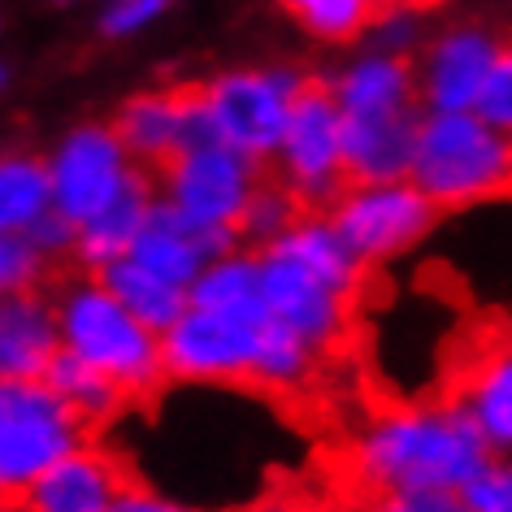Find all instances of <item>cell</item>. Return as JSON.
I'll list each match as a JSON object with an SVG mask.
<instances>
[{
	"label": "cell",
	"mask_w": 512,
	"mask_h": 512,
	"mask_svg": "<svg viewBox=\"0 0 512 512\" xmlns=\"http://www.w3.org/2000/svg\"><path fill=\"white\" fill-rule=\"evenodd\" d=\"M491 452L465 404H395L352 443V478L365 495L465 491Z\"/></svg>",
	"instance_id": "cell-1"
},
{
	"label": "cell",
	"mask_w": 512,
	"mask_h": 512,
	"mask_svg": "<svg viewBox=\"0 0 512 512\" xmlns=\"http://www.w3.org/2000/svg\"><path fill=\"white\" fill-rule=\"evenodd\" d=\"M57 317H61V343L109 374L118 387L131 395V404L157 400L161 387L170 382L165 374L161 335L148 330L96 274H74L53 291Z\"/></svg>",
	"instance_id": "cell-2"
},
{
	"label": "cell",
	"mask_w": 512,
	"mask_h": 512,
	"mask_svg": "<svg viewBox=\"0 0 512 512\" xmlns=\"http://www.w3.org/2000/svg\"><path fill=\"white\" fill-rule=\"evenodd\" d=\"M413 183L439 209H473L512 191V135L469 113H421Z\"/></svg>",
	"instance_id": "cell-3"
},
{
	"label": "cell",
	"mask_w": 512,
	"mask_h": 512,
	"mask_svg": "<svg viewBox=\"0 0 512 512\" xmlns=\"http://www.w3.org/2000/svg\"><path fill=\"white\" fill-rule=\"evenodd\" d=\"M92 426L44 378L0 387V486L5 499L22 495L48 469L92 439Z\"/></svg>",
	"instance_id": "cell-4"
},
{
	"label": "cell",
	"mask_w": 512,
	"mask_h": 512,
	"mask_svg": "<svg viewBox=\"0 0 512 512\" xmlns=\"http://www.w3.org/2000/svg\"><path fill=\"white\" fill-rule=\"evenodd\" d=\"M309 79L296 66H239L200 83V96L213 113L217 139L252 161H274Z\"/></svg>",
	"instance_id": "cell-5"
},
{
	"label": "cell",
	"mask_w": 512,
	"mask_h": 512,
	"mask_svg": "<svg viewBox=\"0 0 512 512\" xmlns=\"http://www.w3.org/2000/svg\"><path fill=\"white\" fill-rule=\"evenodd\" d=\"M274 178L296 196L309 213H330L348 191V139H343V113L326 83H309L296 100L287 135L274 152Z\"/></svg>",
	"instance_id": "cell-6"
},
{
	"label": "cell",
	"mask_w": 512,
	"mask_h": 512,
	"mask_svg": "<svg viewBox=\"0 0 512 512\" xmlns=\"http://www.w3.org/2000/svg\"><path fill=\"white\" fill-rule=\"evenodd\" d=\"M265 183L261 161L222 144H196L157 170V196L204 230H239L243 213Z\"/></svg>",
	"instance_id": "cell-7"
},
{
	"label": "cell",
	"mask_w": 512,
	"mask_h": 512,
	"mask_svg": "<svg viewBox=\"0 0 512 512\" xmlns=\"http://www.w3.org/2000/svg\"><path fill=\"white\" fill-rule=\"evenodd\" d=\"M48 174H53L57 213L83 226L113 200H122L144 178V165L131 157L113 122H79L48 152Z\"/></svg>",
	"instance_id": "cell-8"
},
{
	"label": "cell",
	"mask_w": 512,
	"mask_h": 512,
	"mask_svg": "<svg viewBox=\"0 0 512 512\" xmlns=\"http://www.w3.org/2000/svg\"><path fill=\"white\" fill-rule=\"evenodd\" d=\"M439 204L421 191L413 178H395V183H348V191L330 204L339 235L348 239L356 261L387 265L395 256L413 252L421 239L439 222Z\"/></svg>",
	"instance_id": "cell-9"
},
{
	"label": "cell",
	"mask_w": 512,
	"mask_h": 512,
	"mask_svg": "<svg viewBox=\"0 0 512 512\" xmlns=\"http://www.w3.org/2000/svg\"><path fill=\"white\" fill-rule=\"evenodd\" d=\"M265 326L270 322H239V317L191 304L161 335L165 374L196 387H252Z\"/></svg>",
	"instance_id": "cell-10"
},
{
	"label": "cell",
	"mask_w": 512,
	"mask_h": 512,
	"mask_svg": "<svg viewBox=\"0 0 512 512\" xmlns=\"http://www.w3.org/2000/svg\"><path fill=\"white\" fill-rule=\"evenodd\" d=\"M261 278H265V304L270 317L309 339L317 352H335L352 330V300L348 291L330 287L322 274H313L304 261H296L287 248H261Z\"/></svg>",
	"instance_id": "cell-11"
},
{
	"label": "cell",
	"mask_w": 512,
	"mask_h": 512,
	"mask_svg": "<svg viewBox=\"0 0 512 512\" xmlns=\"http://www.w3.org/2000/svg\"><path fill=\"white\" fill-rule=\"evenodd\" d=\"M113 126L144 170H161L178 152L217 139L200 87H148V92L126 96L113 113Z\"/></svg>",
	"instance_id": "cell-12"
},
{
	"label": "cell",
	"mask_w": 512,
	"mask_h": 512,
	"mask_svg": "<svg viewBox=\"0 0 512 512\" xmlns=\"http://www.w3.org/2000/svg\"><path fill=\"white\" fill-rule=\"evenodd\" d=\"M499 48H504V40H499L495 31L478 27V22H456V27L434 31L413 61L421 109L426 113L478 109Z\"/></svg>",
	"instance_id": "cell-13"
},
{
	"label": "cell",
	"mask_w": 512,
	"mask_h": 512,
	"mask_svg": "<svg viewBox=\"0 0 512 512\" xmlns=\"http://www.w3.org/2000/svg\"><path fill=\"white\" fill-rule=\"evenodd\" d=\"M131 482L135 478L109 447L87 443L14 499H22L27 512H113Z\"/></svg>",
	"instance_id": "cell-14"
},
{
	"label": "cell",
	"mask_w": 512,
	"mask_h": 512,
	"mask_svg": "<svg viewBox=\"0 0 512 512\" xmlns=\"http://www.w3.org/2000/svg\"><path fill=\"white\" fill-rule=\"evenodd\" d=\"M343 118H387V113H421L417 70L404 57L361 48L326 79Z\"/></svg>",
	"instance_id": "cell-15"
},
{
	"label": "cell",
	"mask_w": 512,
	"mask_h": 512,
	"mask_svg": "<svg viewBox=\"0 0 512 512\" xmlns=\"http://www.w3.org/2000/svg\"><path fill=\"white\" fill-rule=\"evenodd\" d=\"M61 348L66 343H61V317L53 296H44V291L5 296L0 304V374L5 382L44 378Z\"/></svg>",
	"instance_id": "cell-16"
},
{
	"label": "cell",
	"mask_w": 512,
	"mask_h": 512,
	"mask_svg": "<svg viewBox=\"0 0 512 512\" xmlns=\"http://www.w3.org/2000/svg\"><path fill=\"white\" fill-rule=\"evenodd\" d=\"M426 113V109H421ZM421 113H387V118H343L352 183H395L413 174Z\"/></svg>",
	"instance_id": "cell-17"
},
{
	"label": "cell",
	"mask_w": 512,
	"mask_h": 512,
	"mask_svg": "<svg viewBox=\"0 0 512 512\" xmlns=\"http://www.w3.org/2000/svg\"><path fill=\"white\" fill-rule=\"evenodd\" d=\"M152 209H157V178L144 174L122 200H113L105 213H96L92 222L79 226V243H74L79 270L100 274L105 265L131 256L139 235H144V226L152 222Z\"/></svg>",
	"instance_id": "cell-18"
},
{
	"label": "cell",
	"mask_w": 512,
	"mask_h": 512,
	"mask_svg": "<svg viewBox=\"0 0 512 512\" xmlns=\"http://www.w3.org/2000/svg\"><path fill=\"white\" fill-rule=\"evenodd\" d=\"M191 304L209 313H226L239 322H270L265 304V278H261V252L235 248L226 256H213L204 274L191 283Z\"/></svg>",
	"instance_id": "cell-19"
},
{
	"label": "cell",
	"mask_w": 512,
	"mask_h": 512,
	"mask_svg": "<svg viewBox=\"0 0 512 512\" xmlns=\"http://www.w3.org/2000/svg\"><path fill=\"white\" fill-rule=\"evenodd\" d=\"M456 404L469 408L491 447H512V339L473 356Z\"/></svg>",
	"instance_id": "cell-20"
},
{
	"label": "cell",
	"mask_w": 512,
	"mask_h": 512,
	"mask_svg": "<svg viewBox=\"0 0 512 512\" xmlns=\"http://www.w3.org/2000/svg\"><path fill=\"white\" fill-rule=\"evenodd\" d=\"M48 213H57L48 157H35L22 148L5 152V161H0V235H27Z\"/></svg>",
	"instance_id": "cell-21"
},
{
	"label": "cell",
	"mask_w": 512,
	"mask_h": 512,
	"mask_svg": "<svg viewBox=\"0 0 512 512\" xmlns=\"http://www.w3.org/2000/svg\"><path fill=\"white\" fill-rule=\"evenodd\" d=\"M96 278H100V283H105L113 296H118L148 330H157V335H165V330H170L178 317L191 309V291H187V287L165 283L161 274H152L148 265L135 261V256H122V261L105 265V270H100Z\"/></svg>",
	"instance_id": "cell-22"
},
{
	"label": "cell",
	"mask_w": 512,
	"mask_h": 512,
	"mask_svg": "<svg viewBox=\"0 0 512 512\" xmlns=\"http://www.w3.org/2000/svg\"><path fill=\"white\" fill-rule=\"evenodd\" d=\"M44 382H48V387H53L61 400H66L92 430L109 426V421L122 417V408L131 404V395H126L118 382H113L109 374H100L96 365H87L83 356H74L70 348L57 352V361L48 365Z\"/></svg>",
	"instance_id": "cell-23"
},
{
	"label": "cell",
	"mask_w": 512,
	"mask_h": 512,
	"mask_svg": "<svg viewBox=\"0 0 512 512\" xmlns=\"http://www.w3.org/2000/svg\"><path fill=\"white\" fill-rule=\"evenodd\" d=\"M274 5L304 35H313L322 44H352L374 22V5L369 0H274Z\"/></svg>",
	"instance_id": "cell-24"
},
{
	"label": "cell",
	"mask_w": 512,
	"mask_h": 512,
	"mask_svg": "<svg viewBox=\"0 0 512 512\" xmlns=\"http://www.w3.org/2000/svg\"><path fill=\"white\" fill-rule=\"evenodd\" d=\"M304 213L309 209H304V204L291 196L278 178H265V183L256 187V196L248 204V213H243V222H239V243L243 248H256V252L270 248V243L283 239Z\"/></svg>",
	"instance_id": "cell-25"
},
{
	"label": "cell",
	"mask_w": 512,
	"mask_h": 512,
	"mask_svg": "<svg viewBox=\"0 0 512 512\" xmlns=\"http://www.w3.org/2000/svg\"><path fill=\"white\" fill-rule=\"evenodd\" d=\"M430 31H426V14L421 5H400V9H378L374 22L365 31V48L374 53H387V57H404V61H417V53L426 48Z\"/></svg>",
	"instance_id": "cell-26"
},
{
	"label": "cell",
	"mask_w": 512,
	"mask_h": 512,
	"mask_svg": "<svg viewBox=\"0 0 512 512\" xmlns=\"http://www.w3.org/2000/svg\"><path fill=\"white\" fill-rule=\"evenodd\" d=\"M48 270H53V261L27 235H0V291L5 296L44 291Z\"/></svg>",
	"instance_id": "cell-27"
},
{
	"label": "cell",
	"mask_w": 512,
	"mask_h": 512,
	"mask_svg": "<svg viewBox=\"0 0 512 512\" xmlns=\"http://www.w3.org/2000/svg\"><path fill=\"white\" fill-rule=\"evenodd\" d=\"M178 0H105L96 14V27L105 40H135L148 27H157L161 18H170Z\"/></svg>",
	"instance_id": "cell-28"
},
{
	"label": "cell",
	"mask_w": 512,
	"mask_h": 512,
	"mask_svg": "<svg viewBox=\"0 0 512 512\" xmlns=\"http://www.w3.org/2000/svg\"><path fill=\"white\" fill-rule=\"evenodd\" d=\"M478 113L486 122H495L499 131L512 135V40H504V48H499L491 79H486V87H482Z\"/></svg>",
	"instance_id": "cell-29"
},
{
	"label": "cell",
	"mask_w": 512,
	"mask_h": 512,
	"mask_svg": "<svg viewBox=\"0 0 512 512\" xmlns=\"http://www.w3.org/2000/svg\"><path fill=\"white\" fill-rule=\"evenodd\" d=\"M460 499L469 504V512H512V465L491 460V465L460 491Z\"/></svg>",
	"instance_id": "cell-30"
},
{
	"label": "cell",
	"mask_w": 512,
	"mask_h": 512,
	"mask_svg": "<svg viewBox=\"0 0 512 512\" xmlns=\"http://www.w3.org/2000/svg\"><path fill=\"white\" fill-rule=\"evenodd\" d=\"M361 512H469L460 491H413V495H365Z\"/></svg>",
	"instance_id": "cell-31"
},
{
	"label": "cell",
	"mask_w": 512,
	"mask_h": 512,
	"mask_svg": "<svg viewBox=\"0 0 512 512\" xmlns=\"http://www.w3.org/2000/svg\"><path fill=\"white\" fill-rule=\"evenodd\" d=\"M27 239L48 256V261L57 265V261H66V256H74V243H79V226H74L66 213H48L40 226L27 230Z\"/></svg>",
	"instance_id": "cell-32"
},
{
	"label": "cell",
	"mask_w": 512,
	"mask_h": 512,
	"mask_svg": "<svg viewBox=\"0 0 512 512\" xmlns=\"http://www.w3.org/2000/svg\"><path fill=\"white\" fill-rule=\"evenodd\" d=\"M235 512H304V508L287 495H265V499H256V504H248V508H235Z\"/></svg>",
	"instance_id": "cell-33"
},
{
	"label": "cell",
	"mask_w": 512,
	"mask_h": 512,
	"mask_svg": "<svg viewBox=\"0 0 512 512\" xmlns=\"http://www.w3.org/2000/svg\"><path fill=\"white\" fill-rule=\"evenodd\" d=\"M374 5V14L378 9H400V5H426V0H369Z\"/></svg>",
	"instance_id": "cell-34"
},
{
	"label": "cell",
	"mask_w": 512,
	"mask_h": 512,
	"mask_svg": "<svg viewBox=\"0 0 512 512\" xmlns=\"http://www.w3.org/2000/svg\"><path fill=\"white\" fill-rule=\"evenodd\" d=\"M5 512H27V508H22V499H5Z\"/></svg>",
	"instance_id": "cell-35"
},
{
	"label": "cell",
	"mask_w": 512,
	"mask_h": 512,
	"mask_svg": "<svg viewBox=\"0 0 512 512\" xmlns=\"http://www.w3.org/2000/svg\"><path fill=\"white\" fill-rule=\"evenodd\" d=\"M53 5H74V0H53Z\"/></svg>",
	"instance_id": "cell-36"
}]
</instances>
